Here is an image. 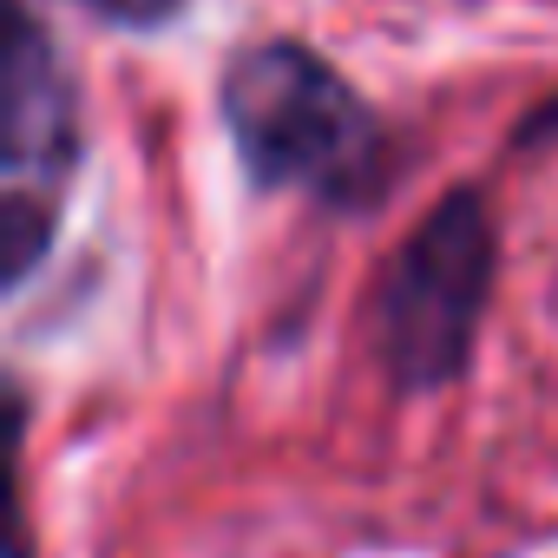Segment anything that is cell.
Returning a JSON list of instances; mask_svg holds the SVG:
<instances>
[{"label": "cell", "mask_w": 558, "mask_h": 558, "mask_svg": "<svg viewBox=\"0 0 558 558\" xmlns=\"http://www.w3.org/2000/svg\"><path fill=\"white\" fill-rule=\"evenodd\" d=\"M493 290V217L480 191H447L395 250L375 290V349L395 388L460 381Z\"/></svg>", "instance_id": "2"}, {"label": "cell", "mask_w": 558, "mask_h": 558, "mask_svg": "<svg viewBox=\"0 0 558 558\" xmlns=\"http://www.w3.org/2000/svg\"><path fill=\"white\" fill-rule=\"evenodd\" d=\"M223 125L243 171L269 191H316L349 204L381 178V132L368 106L329 60L290 40H269L230 60Z\"/></svg>", "instance_id": "1"}, {"label": "cell", "mask_w": 558, "mask_h": 558, "mask_svg": "<svg viewBox=\"0 0 558 558\" xmlns=\"http://www.w3.org/2000/svg\"><path fill=\"white\" fill-rule=\"evenodd\" d=\"M0 73H8V283H21L53 230V184L73 158V106L27 14L8 27Z\"/></svg>", "instance_id": "3"}]
</instances>
